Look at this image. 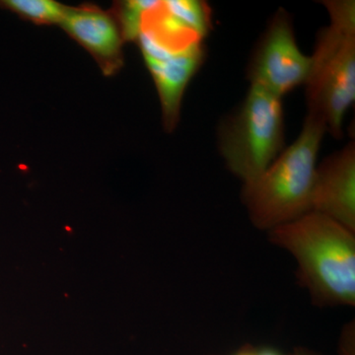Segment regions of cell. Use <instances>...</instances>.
<instances>
[{
    "label": "cell",
    "instance_id": "obj_5",
    "mask_svg": "<svg viewBox=\"0 0 355 355\" xmlns=\"http://www.w3.org/2000/svg\"><path fill=\"white\" fill-rule=\"evenodd\" d=\"M312 58L299 49L288 12L280 8L259 40L248 67L251 85L282 98L305 84Z\"/></svg>",
    "mask_w": 355,
    "mask_h": 355
},
{
    "label": "cell",
    "instance_id": "obj_6",
    "mask_svg": "<svg viewBox=\"0 0 355 355\" xmlns=\"http://www.w3.org/2000/svg\"><path fill=\"white\" fill-rule=\"evenodd\" d=\"M311 211L323 214L355 233L354 141L317 166Z\"/></svg>",
    "mask_w": 355,
    "mask_h": 355
},
{
    "label": "cell",
    "instance_id": "obj_4",
    "mask_svg": "<svg viewBox=\"0 0 355 355\" xmlns=\"http://www.w3.org/2000/svg\"><path fill=\"white\" fill-rule=\"evenodd\" d=\"M218 148L225 164L243 184L251 183L272 165L284 146L282 98L250 86L241 105L221 121Z\"/></svg>",
    "mask_w": 355,
    "mask_h": 355
},
{
    "label": "cell",
    "instance_id": "obj_3",
    "mask_svg": "<svg viewBox=\"0 0 355 355\" xmlns=\"http://www.w3.org/2000/svg\"><path fill=\"white\" fill-rule=\"evenodd\" d=\"M331 24L317 37L312 67L306 81L308 114L324 121L336 137L343 135L347 110L355 100V2H322Z\"/></svg>",
    "mask_w": 355,
    "mask_h": 355
},
{
    "label": "cell",
    "instance_id": "obj_9",
    "mask_svg": "<svg viewBox=\"0 0 355 355\" xmlns=\"http://www.w3.org/2000/svg\"><path fill=\"white\" fill-rule=\"evenodd\" d=\"M0 7L35 24H60L67 7L53 0H0Z\"/></svg>",
    "mask_w": 355,
    "mask_h": 355
},
{
    "label": "cell",
    "instance_id": "obj_8",
    "mask_svg": "<svg viewBox=\"0 0 355 355\" xmlns=\"http://www.w3.org/2000/svg\"><path fill=\"white\" fill-rule=\"evenodd\" d=\"M205 55L203 42H198L167 51L156 60H144L157 88L163 125L167 132L177 127L184 91L202 67Z\"/></svg>",
    "mask_w": 355,
    "mask_h": 355
},
{
    "label": "cell",
    "instance_id": "obj_10",
    "mask_svg": "<svg viewBox=\"0 0 355 355\" xmlns=\"http://www.w3.org/2000/svg\"><path fill=\"white\" fill-rule=\"evenodd\" d=\"M154 0H130L116 6V22L125 41H135L141 28L144 14L154 4Z\"/></svg>",
    "mask_w": 355,
    "mask_h": 355
},
{
    "label": "cell",
    "instance_id": "obj_13",
    "mask_svg": "<svg viewBox=\"0 0 355 355\" xmlns=\"http://www.w3.org/2000/svg\"><path fill=\"white\" fill-rule=\"evenodd\" d=\"M291 355H324L320 354V352H315V350L308 349L305 347H294L293 350L289 354Z\"/></svg>",
    "mask_w": 355,
    "mask_h": 355
},
{
    "label": "cell",
    "instance_id": "obj_1",
    "mask_svg": "<svg viewBox=\"0 0 355 355\" xmlns=\"http://www.w3.org/2000/svg\"><path fill=\"white\" fill-rule=\"evenodd\" d=\"M268 241L291 254L296 277L314 305L355 306V233L309 211L268 231Z\"/></svg>",
    "mask_w": 355,
    "mask_h": 355
},
{
    "label": "cell",
    "instance_id": "obj_2",
    "mask_svg": "<svg viewBox=\"0 0 355 355\" xmlns=\"http://www.w3.org/2000/svg\"><path fill=\"white\" fill-rule=\"evenodd\" d=\"M327 128L307 114L297 139L260 177L243 184L242 202L250 220L266 232L311 211L317 156Z\"/></svg>",
    "mask_w": 355,
    "mask_h": 355
},
{
    "label": "cell",
    "instance_id": "obj_11",
    "mask_svg": "<svg viewBox=\"0 0 355 355\" xmlns=\"http://www.w3.org/2000/svg\"><path fill=\"white\" fill-rule=\"evenodd\" d=\"M338 355H355L354 321L349 322L343 328L338 342Z\"/></svg>",
    "mask_w": 355,
    "mask_h": 355
},
{
    "label": "cell",
    "instance_id": "obj_12",
    "mask_svg": "<svg viewBox=\"0 0 355 355\" xmlns=\"http://www.w3.org/2000/svg\"><path fill=\"white\" fill-rule=\"evenodd\" d=\"M232 355H291L279 352L272 347H258V345H245L236 350Z\"/></svg>",
    "mask_w": 355,
    "mask_h": 355
},
{
    "label": "cell",
    "instance_id": "obj_14",
    "mask_svg": "<svg viewBox=\"0 0 355 355\" xmlns=\"http://www.w3.org/2000/svg\"><path fill=\"white\" fill-rule=\"evenodd\" d=\"M207 355H216V354H207Z\"/></svg>",
    "mask_w": 355,
    "mask_h": 355
},
{
    "label": "cell",
    "instance_id": "obj_7",
    "mask_svg": "<svg viewBox=\"0 0 355 355\" xmlns=\"http://www.w3.org/2000/svg\"><path fill=\"white\" fill-rule=\"evenodd\" d=\"M60 25L95 58L105 74L121 69L125 40L111 13L92 6L67 7Z\"/></svg>",
    "mask_w": 355,
    "mask_h": 355
}]
</instances>
